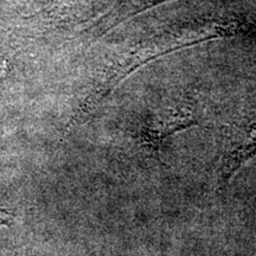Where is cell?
Masks as SVG:
<instances>
[{
	"label": "cell",
	"instance_id": "1",
	"mask_svg": "<svg viewBox=\"0 0 256 256\" xmlns=\"http://www.w3.org/2000/svg\"><path fill=\"white\" fill-rule=\"evenodd\" d=\"M220 144L217 182L222 188L236 171L256 154V104L224 124Z\"/></svg>",
	"mask_w": 256,
	"mask_h": 256
},
{
	"label": "cell",
	"instance_id": "2",
	"mask_svg": "<svg viewBox=\"0 0 256 256\" xmlns=\"http://www.w3.org/2000/svg\"><path fill=\"white\" fill-rule=\"evenodd\" d=\"M194 124H197V121L191 113L171 110L168 115H162L148 124H142L139 128V138L152 150H158L170 136L194 127Z\"/></svg>",
	"mask_w": 256,
	"mask_h": 256
},
{
	"label": "cell",
	"instance_id": "3",
	"mask_svg": "<svg viewBox=\"0 0 256 256\" xmlns=\"http://www.w3.org/2000/svg\"><path fill=\"white\" fill-rule=\"evenodd\" d=\"M11 223H12L11 214L8 212L6 210L0 209V226H10Z\"/></svg>",
	"mask_w": 256,
	"mask_h": 256
}]
</instances>
